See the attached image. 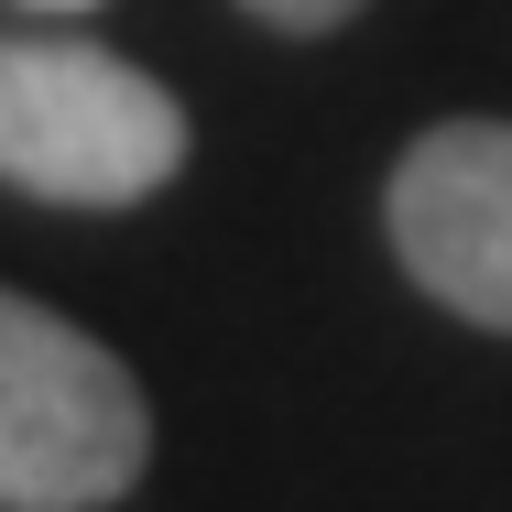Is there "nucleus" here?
<instances>
[{
	"mask_svg": "<svg viewBox=\"0 0 512 512\" xmlns=\"http://www.w3.org/2000/svg\"><path fill=\"white\" fill-rule=\"evenodd\" d=\"M186 164V109L131 55L77 33H0V186L44 207H142Z\"/></svg>",
	"mask_w": 512,
	"mask_h": 512,
	"instance_id": "nucleus-1",
	"label": "nucleus"
},
{
	"mask_svg": "<svg viewBox=\"0 0 512 512\" xmlns=\"http://www.w3.org/2000/svg\"><path fill=\"white\" fill-rule=\"evenodd\" d=\"M142 382L88 327L0 284V512H99L142 480Z\"/></svg>",
	"mask_w": 512,
	"mask_h": 512,
	"instance_id": "nucleus-2",
	"label": "nucleus"
},
{
	"mask_svg": "<svg viewBox=\"0 0 512 512\" xmlns=\"http://www.w3.org/2000/svg\"><path fill=\"white\" fill-rule=\"evenodd\" d=\"M393 251L447 316L512 338V120H436L393 164Z\"/></svg>",
	"mask_w": 512,
	"mask_h": 512,
	"instance_id": "nucleus-3",
	"label": "nucleus"
},
{
	"mask_svg": "<svg viewBox=\"0 0 512 512\" xmlns=\"http://www.w3.org/2000/svg\"><path fill=\"white\" fill-rule=\"evenodd\" d=\"M240 11H262L273 33H338V22L371 11V0H240Z\"/></svg>",
	"mask_w": 512,
	"mask_h": 512,
	"instance_id": "nucleus-4",
	"label": "nucleus"
},
{
	"mask_svg": "<svg viewBox=\"0 0 512 512\" xmlns=\"http://www.w3.org/2000/svg\"><path fill=\"white\" fill-rule=\"evenodd\" d=\"M44 11H77V0H44Z\"/></svg>",
	"mask_w": 512,
	"mask_h": 512,
	"instance_id": "nucleus-5",
	"label": "nucleus"
}]
</instances>
